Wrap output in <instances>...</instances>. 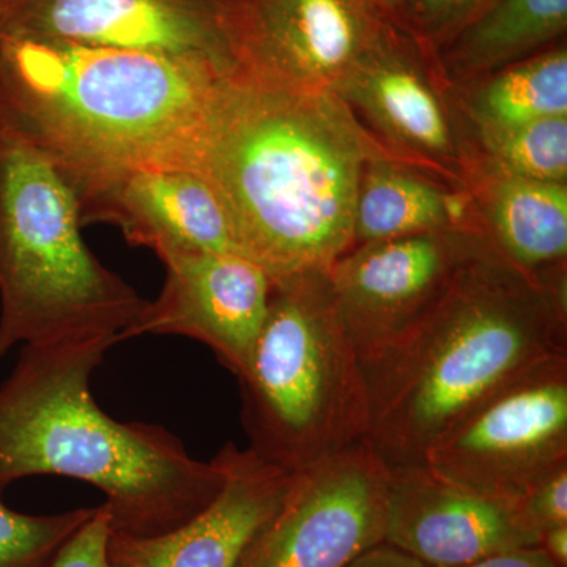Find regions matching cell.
Listing matches in <instances>:
<instances>
[{
	"label": "cell",
	"mask_w": 567,
	"mask_h": 567,
	"mask_svg": "<svg viewBox=\"0 0 567 567\" xmlns=\"http://www.w3.org/2000/svg\"><path fill=\"white\" fill-rule=\"evenodd\" d=\"M382 155L336 93L237 70L212 93L189 167L221 197L241 256L276 281L328 274L353 248L361 175Z\"/></svg>",
	"instance_id": "cell-1"
},
{
	"label": "cell",
	"mask_w": 567,
	"mask_h": 567,
	"mask_svg": "<svg viewBox=\"0 0 567 567\" xmlns=\"http://www.w3.org/2000/svg\"><path fill=\"white\" fill-rule=\"evenodd\" d=\"M566 271L529 274L483 233L420 323L363 363L368 442L390 468L425 451L473 406L567 353Z\"/></svg>",
	"instance_id": "cell-2"
},
{
	"label": "cell",
	"mask_w": 567,
	"mask_h": 567,
	"mask_svg": "<svg viewBox=\"0 0 567 567\" xmlns=\"http://www.w3.org/2000/svg\"><path fill=\"white\" fill-rule=\"evenodd\" d=\"M115 336L21 346L0 385V498L25 477L63 476L99 488L112 532L147 537L192 520L223 491L216 454L197 461L158 424L114 420L91 382Z\"/></svg>",
	"instance_id": "cell-3"
},
{
	"label": "cell",
	"mask_w": 567,
	"mask_h": 567,
	"mask_svg": "<svg viewBox=\"0 0 567 567\" xmlns=\"http://www.w3.org/2000/svg\"><path fill=\"white\" fill-rule=\"evenodd\" d=\"M223 74L152 52L0 40V128L73 188L144 166H189Z\"/></svg>",
	"instance_id": "cell-4"
},
{
	"label": "cell",
	"mask_w": 567,
	"mask_h": 567,
	"mask_svg": "<svg viewBox=\"0 0 567 567\" xmlns=\"http://www.w3.org/2000/svg\"><path fill=\"white\" fill-rule=\"evenodd\" d=\"M69 178L0 128V358L17 346L122 336L148 300L104 267L81 235Z\"/></svg>",
	"instance_id": "cell-5"
},
{
	"label": "cell",
	"mask_w": 567,
	"mask_h": 567,
	"mask_svg": "<svg viewBox=\"0 0 567 567\" xmlns=\"http://www.w3.org/2000/svg\"><path fill=\"white\" fill-rule=\"evenodd\" d=\"M240 383L248 450L287 472L368 439L363 361L328 274L276 279Z\"/></svg>",
	"instance_id": "cell-6"
},
{
	"label": "cell",
	"mask_w": 567,
	"mask_h": 567,
	"mask_svg": "<svg viewBox=\"0 0 567 567\" xmlns=\"http://www.w3.org/2000/svg\"><path fill=\"white\" fill-rule=\"evenodd\" d=\"M423 465L454 486L520 502L567 465V353L473 406L429 446Z\"/></svg>",
	"instance_id": "cell-7"
},
{
	"label": "cell",
	"mask_w": 567,
	"mask_h": 567,
	"mask_svg": "<svg viewBox=\"0 0 567 567\" xmlns=\"http://www.w3.org/2000/svg\"><path fill=\"white\" fill-rule=\"evenodd\" d=\"M388 473L368 439L295 470L235 567H347L385 544Z\"/></svg>",
	"instance_id": "cell-8"
},
{
	"label": "cell",
	"mask_w": 567,
	"mask_h": 567,
	"mask_svg": "<svg viewBox=\"0 0 567 567\" xmlns=\"http://www.w3.org/2000/svg\"><path fill=\"white\" fill-rule=\"evenodd\" d=\"M241 0H0V40L69 41L240 69Z\"/></svg>",
	"instance_id": "cell-9"
},
{
	"label": "cell",
	"mask_w": 567,
	"mask_h": 567,
	"mask_svg": "<svg viewBox=\"0 0 567 567\" xmlns=\"http://www.w3.org/2000/svg\"><path fill=\"white\" fill-rule=\"evenodd\" d=\"M434 54L412 32L390 25L333 93L391 156L465 185V145Z\"/></svg>",
	"instance_id": "cell-10"
},
{
	"label": "cell",
	"mask_w": 567,
	"mask_h": 567,
	"mask_svg": "<svg viewBox=\"0 0 567 567\" xmlns=\"http://www.w3.org/2000/svg\"><path fill=\"white\" fill-rule=\"evenodd\" d=\"M476 229L353 246L328 271L336 308L361 361L374 360L431 311L475 244Z\"/></svg>",
	"instance_id": "cell-11"
},
{
	"label": "cell",
	"mask_w": 567,
	"mask_h": 567,
	"mask_svg": "<svg viewBox=\"0 0 567 567\" xmlns=\"http://www.w3.org/2000/svg\"><path fill=\"white\" fill-rule=\"evenodd\" d=\"M162 292L122 341L183 336L207 346L235 377L245 371L270 305V276L234 252H164Z\"/></svg>",
	"instance_id": "cell-12"
},
{
	"label": "cell",
	"mask_w": 567,
	"mask_h": 567,
	"mask_svg": "<svg viewBox=\"0 0 567 567\" xmlns=\"http://www.w3.org/2000/svg\"><path fill=\"white\" fill-rule=\"evenodd\" d=\"M539 537L520 502L454 486L425 465L388 473L385 544L425 566L473 565Z\"/></svg>",
	"instance_id": "cell-13"
},
{
	"label": "cell",
	"mask_w": 567,
	"mask_h": 567,
	"mask_svg": "<svg viewBox=\"0 0 567 567\" xmlns=\"http://www.w3.org/2000/svg\"><path fill=\"white\" fill-rule=\"evenodd\" d=\"M390 25L358 0H241L238 70L333 92Z\"/></svg>",
	"instance_id": "cell-14"
},
{
	"label": "cell",
	"mask_w": 567,
	"mask_h": 567,
	"mask_svg": "<svg viewBox=\"0 0 567 567\" xmlns=\"http://www.w3.org/2000/svg\"><path fill=\"white\" fill-rule=\"evenodd\" d=\"M82 227L107 223L126 241L164 252L241 254L221 197L189 166H144L74 188Z\"/></svg>",
	"instance_id": "cell-15"
},
{
	"label": "cell",
	"mask_w": 567,
	"mask_h": 567,
	"mask_svg": "<svg viewBox=\"0 0 567 567\" xmlns=\"http://www.w3.org/2000/svg\"><path fill=\"white\" fill-rule=\"evenodd\" d=\"M226 481L210 506L182 527L137 537L111 533L112 567H235L256 529L281 503L293 472L227 442L218 451Z\"/></svg>",
	"instance_id": "cell-16"
},
{
	"label": "cell",
	"mask_w": 567,
	"mask_h": 567,
	"mask_svg": "<svg viewBox=\"0 0 567 567\" xmlns=\"http://www.w3.org/2000/svg\"><path fill=\"white\" fill-rule=\"evenodd\" d=\"M465 185L481 230L507 260L537 276L566 270L567 183L529 181L468 163Z\"/></svg>",
	"instance_id": "cell-17"
},
{
	"label": "cell",
	"mask_w": 567,
	"mask_h": 567,
	"mask_svg": "<svg viewBox=\"0 0 567 567\" xmlns=\"http://www.w3.org/2000/svg\"><path fill=\"white\" fill-rule=\"evenodd\" d=\"M473 207L468 189L445 185L391 155L375 156L365 163L358 186L353 246L439 230H481Z\"/></svg>",
	"instance_id": "cell-18"
},
{
	"label": "cell",
	"mask_w": 567,
	"mask_h": 567,
	"mask_svg": "<svg viewBox=\"0 0 567 567\" xmlns=\"http://www.w3.org/2000/svg\"><path fill=\"white\" fill-rule=\"evenodd\" d=\"M567 0H492L432 54L446 85L465 89L565 37Z\"/></svg>",
	"instance_id": "cell-19"
},
{
	"label": "cell",
	"mask_w": 567,
	"mask_h": 567,
	"mask_svg": "<svg viewBox=\"0 0 567 567\" xmlns=\"http://www.w3.org/2000/svg\"><path fill=\"white\" fill-rule=\"evenodd\" d=\"M470 123L513 126L567 117V50L555 44L465 87Z\"/></svg>",
	"instance_id": "cell-20"
},
{
	"label": "cell",
	"mask_w": 567,
	"mask_h": 567,
	"mask_svg": "<svg viewBox=\"0 0 567 567\" xmlns=\"http://www.w3.org/2000/svg\"><path fill=\"white\" fill-rule=\"evenodd\" d=\"M472 126L480 156H468L466 164L477 163L529 181L567 183V117L513 126Z\"/></svg>",
	"instance_id": "cell-21"
},
{
	"label": "cell",
	"mask_w": 567,
	"mask_h": 567,
	"mask_svg": "<svg viewBox=\"0 0 567 567\" xmlns=\"http://www.w3.org/2000/svg\"><path fill=\"white\" fill-rule=\"evenodd\" d=\"M78 507L59 514H22L0 498V567H54L66 543L95 514Z\"/></svg>",
	"instance_id": "cell-22"
},
{
	"label": "cell",
	"mask_w": 567,
	"mask_h": 567,
	"mask_svg": "<svg viewBox=\"0 0 567 567\" xmlns=\"http://www.w3.org/2000/svg\"><path fill=\"white\" fill-rule=\"evenodd\" d=\"M492 0H405L410 32L432 52Z\"/></svg>",
	"instance_id": "cell-23"
},
{
	"label": "cell",
	"mask_w": 567,
	"mask_h": 567,
	"mask_svg": "<svg viewBox=\"0 0 567 567\" xmlns=\"http://www.w3.org/2000/svg\"><path fill=\"white\" fill-rule=\"evenodd\" d=\"M111 517L104 505L71 537L54 567H112L110 559Z\"/></svg>",
	"instance_id": "cell-24"
},
{
	"label": "cell",
	"mask_w": 567,
	"mask_h": 567,
	"mask_svg": "<svg viewBox=\"0 0 567 567\" xmlns=\"http://www.w3.org/2000/svg\"><path fill=\"white\" fill-rule=\"evenodd\" d=\"M537 532L567 525V465L543 477L520 499Z\"/></svg>",
	"instance_id": "cell-25"
},
{
	"label": "cell",
	"mask_w": 567,
	"mask_h": 567,
	"mask_svg": "<svg viewBox=\"0 0 567 567\" xmlns=\"http://www.w3.org/2000/svg\"><path fill=\"white\" fill-rule=\"evenodd\" d=\"M464 567H559L539 546L503 551Z\"/></svg>",
	"instance_id": "cell-26"
},
{
	"label": "cell",
	"mask_w": 567,
	"mask_h": 567,
	"mask_svg": "<svg viewBox=\"0 0 567 567\" xmlns=\"http://www.w3.org/2000/svg\"><path fill=\"white\" fill-rule=\"evenodd\" d=\"M347 567H429L398 548L380 544L364 551Z\"/></svg>",
	"instance_id": "cell-27"
},
{
	"label": "cell",
	"mask_w": 567,
	"mask_h": 567,
	"mask_svg": "<svg viewBox=\"0 0 567 567\" xmlns=\"http://www.w3.org/2000/svg\"><path fill=\"white\" fill-rule=\"evenodd\" d=\"M363 3L365 9L377 14L380 20L410 32L409 21H406L405 0H358Z\"/></svg>",
	"instance_id": "cell-28"
},
{
	"label": "cell",
	"mask_w": 567,
	"mask_h": 567,
	"mask_svg": "<svg viewBox=\"0 0 567 567\" xmlns=\"http://www.w3.org/2000/svg\"><path fill=\"white\" fill-rule=\"evenodd\" d=\"M539 547L559 567H567V525L544 529L540 533Z\"/></svg>",
	"instance_id": "cell-29"
}]
</instances>
